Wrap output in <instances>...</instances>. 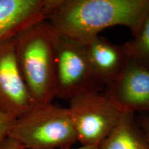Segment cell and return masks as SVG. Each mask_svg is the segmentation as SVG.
<instances>
[{"label":"cell","instance_id":"6da1fadb","mask_svg":"<svg viewBox=\"0 0 149 149\" xmlns=\"http://www.w3.org/2000/svg\"><path fill=\"white\" fill-rule=\"evenodd\" d=\"M148 13L149 0H61L48 21L61 38L84 44L115 26L135 37Z\"/></svg>","mask_w":149,"mask_h":149},{"label":"cell","instance_id":"7a4b0ae2","mask_svg":"<svg viewBox=\"0 0 149 149\" xmlns=\"http://www.w3.org/2000/svg\"><path fill=\"white\" fill-rule=\"evenodd\" d=\"M61 37L48 21L35 24L15 37V53L24 82L38 105L55 98L56 68Z\"/></svg>","mask_w":149,"mask_h":149},{"label":"cell","instance_id":"3957f363","mask_svg":"<svg viewBox=\"0 0 149 149\" xmlns=\"http://www.w3.org/2000/svg\"><path fill=\"white\" fill-rule=\"evenodd\" d=\"M26 149H66L77 141L68 108L37 105L15 121L8 135Z\"/></svg>","mask_w":149,"mask_h":149},{"label":"cell","instance_id":"277c9868","mask_svg":"<svg viewBox=\"0 0 149 149\" xmlns=\"http://www.w3.org/2000/svg\"><path fill=\"white\" fill-rule=\"evenodd\" d=\"M70 115L82 146L99 147L113 131L123 111L102 93H88L69 100Z\"/></svg>","mask_w":149,"mask_h":149},{"label":"cell","instance_id":"5b68a950","mask_svg":"<svg viewBox=\"0 0 149 149\" xmlns=\"http://www.w3.org/2000/svg\"><path fill=\"white\" fill-rule=\"evenodd\" d=\"M105 85L89 62L82 43L61 38L57 52L55 98L68 100L88 93H100Z\"/></svg>","mask_w":149,"mask_h":149},{"label":"cell","instance_id":"8992f818","mask_svg":"<svg viewBox=\"0 0 149 149\" xmlns=\"http://www.w3.org/2000/svg\"><path fill=\"white\" fill-rule=\"evenodd\" d=\"M37 105L19 69L15 53V38L1 42L0 111L17 119Z\"/></svg>","mask_w":149,"mask_h":149},{"label":"cell","instance_id":"52a82bcc","mask_svg":"<svg viewBox=\"0 0 149 149\" xmlns=\"http://www.w3.org/2000/svg\"><path fill=\"white\" fill-rule=\"evenodd\" d=\"M61 0H0V43L48 21Z\"/></svg>","mask_w":149,"mask_h":149},{"label":"cell","instance_id":"ba28073f","mask_svg":"<svg viewBox=\"0 0 149 149\" xmlns=\"http://www.w3.org/2000/svg\"><path fill=\"white\" fill-rule=\"evenodd\" d=\"M102 93L122 111L149 113V70L129 61Z\"/></svg>","mask_w":149,"mask_h":149},{"label":"cell","instance_id":"9c48e42d","mask_svg":"<svg viewBox=\"0 0 149 149\" xmlns=\"http://www.w3.org/2000/svg\"><path fill=\"white\" fill-rule=\"evenodd\" d=\"M84 46L93 70L105 86L114 81L129 61L123 45H116L99 35Z\"/></svg>","mask_w":149,"mask_h":149},{"label":"cell","instance_id":"30bf717a","mask_svg":"<svg viewBox=\"0 0 149 149\" xmlns=\"http://www.w3.org/2000/svg\"><path fill=\"white\" fill-rule=\"evenodd\" d=\"M98 149H149L146 135L136 121L135 113L123 111L117 126Z\"/></svg>","mask_w":149,"mask_h":149},{"label":"cell","instance_id":"8fae6325","mask_svg":"<svg viewBox=\"0 0 149 149\" xmlns=\"http://www.w3.org/2000/svg\"><path fill=\"white\" fill-rule=\"evenodd\" d=\"M123 46L129 61L149 70V13L138 33Z\"/></svg>","mask_w":149,"mask_h":149},{"label":"cell","instance_id":"7c38bea8","mask_svg":"<svg viewBox=\"0 0 149 149\" xmlns=\"http://www.w3.org/2000/svg\"><path fill=\"white\" fill-rule=\"evenodd\" d=\"M16 120L15 117L0 111V146L8 137L9 133Z\"/></svg>","mask_w":149,"mask_h":149},{"label":"cell","instance_id":"4fadbf2b","mask_svg":"<svg viewBox=\"0 0 149 149\" xmlns=\"http://www.w3.org/2000/svg\"><path fill=\"white\" fill-rule=\"evenodd\" d=\"M0 149H26L19 141L8 137L0 146Z\"/></svg>","mask_w":149,"mask_h":149},{"label":"cell","instance_id":"5bb4252c","mask_svg":"<svg viewBox=\"0 0 149 149\" xmlns=\"http://www.w3.org/2000/svg\"><path fill=\"white\" fill-rule=\"evenodd\" d=\"M142 129L146 135L149 147V117H145L142 120Z\"/></svg>","mask_w":149,"mask_h":149},{"label":"cell","instance_id":"9a60e30c","mask_svg":"<svg viewBox=\"0 0 149 149\" xmlns=\"http://www.w3.org/2000/svg\"><path fill=\"white\" fill-rule=\"evenodd\" d=\"M66 149H98V147L95 146H81L78 148H66Z\"/></svg>","mask_w":149,"mask_h":149}]
</instances>
